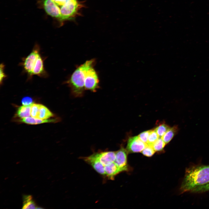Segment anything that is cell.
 <instances>
[{"instance_id": "obj_1", "label": "cell", "mask_w": 209, "mask_h": 209, "mask_svg": "<svg viewBox=\"0 0 209 209\" xmlns=\"http://www.w3.org/2000/svg\"><path fill=\"white\" fill-rule=\"evenodd\" d=\"M209 182V165H198L186 169L180 189V192H190Z\"/></svg>"}, {"instance_id": "obj_2", "label": "cell", "mask_w": 209, "mask_h": 209, "mask_svg": "<svg viewBox=\"0 0 209 209\" xmlns=\"http://www.w3.org/2000/svg\"><path fill=\"white\" fill-rule=\"evenodd\" d=\"M95 61V59L86 61L76 68L66 81L70 88L72 95L74 97H81L84 95L85 90V72L89 68L94 66Z\"/></svg>"}, {"instance_id": "obj_3", "label": "cell", "mask_w": 209, "mask_h": 209, "mask_svg": "<svg viewBox=\"0 0 209 209\" xmlns=\"http://www.w3.org/2000/svg\"><path fill=\"white\" fill-rule=\"evenodd\" d=\"M40 47L38 44H35L31 52L27 56L22 59L20 65L23 71L28 75V80L32 79L33 73L37 59L41 54Z\"/></svg>"}, {"instance_id": "obj_4", "label": "cell", "mask_w": 209, "mask_h": 209, "mask_svg": "<svg viewBox=\"0 0 209 209\" xmlns=\"http://www.w3.org/2000/svg\"><path fill=\"white\" fill-rule=\"evenodd\" d=\"M99 80L97 72L92 66L86 70L85 73L84 87L85 90L95 92L100 88Z\"/></svg>"}, {"instance_id": "obj_5", "label": "cell", "mask_w": 209, "mask_h": 209, "mask_svg": "<svg viewBox=\"0 0 209 209\" xmlns=\"http://www.w3.org/2000/svg\"><path fill=\"white\" fill-rule=\"evenodd\" d=\"M80 5L76 0L68 1L62 6L60 9L61 21L68 19L74 17L77 14Z\"/></svg>"}, {"instance_id": "obj_6", "label": "cell", "mask_w": 209, "mask_h": 209, "mask_svg": "<svg viewBox=\"0 0 209 209\" xmlns=\"http://www.w3.org/2000/svg\"><path fill=\"white\" fill-rule=\"evenodd\" d=\"M147 145L140 139L138 136L131 137L128 140L126 149L128 153L141 152Z\"/></svg>"}, {"instance_id": "obj_7", "label": "cell", "mask_w": 209, "mask_h": 209, "mask_svg": "<svg viewBox=\"0 0 209 209\" xmlns=\"http://www.w3.org/2000/svg\"><path fill=\"white\" fill-rule=\"evenodd\" d=\"M128 152L126 149L121 146L120 149L116 152V158L114 163L122 172L128 170L127 156Z\"/></svg>"}, {"instance_id": "obj_8", "label": "cell", "mask_w": 209, "mask_h": 209, "mask_svg": "<svg viewBox=\"0 0 209 209\" xmlns=\"http://www.w3.org/2000/svg\"><path fill=\"white\" fill-rule=\"evenodd\" d=\"M83 160L91 165L98 173L105 175L104 166L97 156L95 153L91 156L83 158Z\"/></svg>"}, {"instance_id": "obj_9", "label": "cell", "mask_w": 209, "mask_h": 209, "mask_svg": "<svg viewBox=\"0 0 209 209\" xmlns=\"http://www.w3.org/2000/svg\"><path fill=\"white\" fill-rule=\"evenodd\" d=\"M44 7L46 12L50 16L60 19L61 17L60 9L53 0H45Z\"/></svg>"}, {"instance_id": "obj_10", "label": "cell", "mask_w": 209, "mask_h": 209, "mask_svg": "<svg viewBox=\"0 0 209 209\" xmlns=\"http://www.w3.org/2000/svg\"><path fill=\"white\" fill-rule=\"evenodd\" d=\"M95 154L104 167L114 162L116 159V152L105 151Z\"/></svg>"}, {"instance_id": "obj_11", "label": "cell", "mask_w": 209, "mask_h": 209, "mask_svg": "<svg viewBox=\"0 0 209 209\" xmlns=\"http://www.w3.org/2000/svg\"><path fill=\"white\" fill-rule=\"evenodd\" d=\"M35 118L47 119L54 116V114L46 106L37 103Z\"/></svg>"}, {"instance_id": "obj_12", "label": "cell", "mask_w": 209, "mask_h": 209, "mask_svg": "<svg viewBox=\"0 0 209 209\" xmlns=\"http://www.w3.org/2000/svg\"><path fill=\"white\" fill-rule=\"evenodd\" d=\"M59 120V118H57L42 119L36 118L31 116L21 119L20 120L21 122L30 125H37L45 123L56 122Z\"/></svg>"}, {"instance_id": "obj_13", "label": "cell", "mask_w": 209, "mask_h": 209, "mask_svg": "<svg viewBox=\"0 0 209 209\" xmlns=\"http://www.w3.org/2000/svg\"><path fill=\"white\" fill-rule=\"evenodd\" d=\"M105 175L111 180L114 179V176L119 173L122 172L114 163V162L104 167Z\"/></svg>"}, {"instance_id": "obj_14", "label": "cell", "mask_w": 209, "mask_h": 209, "mask_svg": "<svg viewBox=\"0 0 209 209\" xmlns=\"http://www.w3.org/2000/svg\"><path fill=\"white\" fill-rule=\"evenodd\" d=\"M178 131L179 128L178 126H174L172 127H170L161 137L166 145L168 144L172 140L175 135L176 134Z\"/></svg>"}, {"instance_id": "obj_15", "label": "cell", "mask_w": 209, "mask_h": 209, "mask_svg": "<svg viewBox=\"0 0 209 209\" xmlns=\"http://www.w3.org/2000/svg\"><path fill=\"white\" fill-rule=\"evenodd\" d=\"M16 114L20 119L31 116L30 105H23L19 107L17 111Z\"/></svg>"}, {"instance_id": "obj_16", "label": "cell", "mask_w": 209, "mask_h": 209, "mask_svg": "<svg viewBox=\"0 0 209 209\" xmlns=\"http://www.w3.org/2000/svg\"><path fill=\"white\" fill-rule=\"evenodd\" d=\"M170 127L165 123H160L154 130L156 132L159 137L161 138Z\"/></svg>"}, {"instance_id": "obj_17", "label": "cell", "mask_w": 209, "mask_h": 209, "mask_svg": "<svg viewBox=\"0 0 209 209\" xmlns=\"http://www.w3.org/2000/svg\"><path fill=\"white\" fill-rule=\"evenodd\" d=\"M165 145L161 138L159 137L152 146L155 152H160L163 150Z\"/></svg>"}, {"instance_id": "obj_18", "label": "cell", "mask_w": 209, "mask_h": 209, "mask_svg": "<svg viewBox=\"0 0 209 209\" xmlns=\"http://www.w3.org/2000/svg\"><path fill=\"white\" fill-rule=\"evenodd\" d=\"M159 138L158 135L154 129L151 130L148 138L147 145L152 146Z\"/></svg>"}, {"instance_id": "obj_19", "label": "cell", "mask_w": 209, "mask_h": 209, "mask_svg": "<svg viewBox=\"0 0 209 209\" xmlns=\"http://www.w3.org/2000/svg\"><path fill=\"white\" fill-rule=\"evenodd\" d=\"M155 151L152 146L147 145L141 152L142 154L147 157L152 156Z\"/></svg>"}, {"instance_id": "obj_20", "label": "cell", "mask_w": 209, "mask_h": 209, "mask_svg": "<svg viewBox=\"0 0 209 209\" xmlns=\"http://www.w3.org/2000/svg\"><path fill=\"white\" fill-rule=\"evenodd\" d=\"M208 191H209V182L206 184L196 188L190 192L193 193H200Z\"/></svg>"}, {"instance_id": "obj_21", "label": "cell", "mask_w": 209, "mask_h": 209, "mask_svg": "<svg viewBox=\"0 0 209 209\" xmlns=\"http://www.w3.org/2000/svg\"><path fill=\"white\" fill-rule=\"evenodd\" d=\"M23 209H36L37 206L32 199H29L23 201Z\"/></svg>"}, {"instance_id": "obj_22", "label": "cell", "mask_w": 209, "mask_h": 209, "mask_svg": "<svg viewBox=\"0 0 209 209\" xmlns=\"http://www.w3.org/2000/svg\"><path fill=\"white\" fill-rule=\"evenodd\" d=\"M151 130L143 131L138 136L140 139L143 142L147 144L148 138Z\"/></svg>"}, {"instance_id": "obj_23", "label": "cell", "mask_w": 209, "mask_h": 209, "mask_svg": "<svg viewBox=\"0 0 209 209\" xmlns=\"http://www.w3.org/2000/svg\"><path fill=\"white\" fill-rule=\"evenodd\" d=\"M4 69V64L3 63H1L0 66V83L1 85L3 84L5 79L7 77V75L5 72Z\"/></svg>"}, {"instance_id": "obj_24", "label": "cell", "mask_w": 209, "mask_h": 209, "mask_svg": "<svg viewBox=\"0 0 209 209\" xmlns=\"http://www.w3.org/2000/svg\"><path fill=\"white\" fill-rule=\"evenodd\" d=\"M33 99L29 96H25L23 97L21 101L23 105H30L33 103Z\"/></svg>"}, {"instance_id": "obj_25", "label": "cell", "mask_w": 209, "mask_h": 209, "mask_svg": "<svg viewBox=\"0 0 209 209\" xmlns=\"http://www.w3.org/2000/svg\"><path fill=\"white\" fill-rule=\"evenodd\" d=\"M57 5L62 6L67 2L73 0H53Z\"/></svg>"}, {"instance_id": "obj_26", "label": "cell", "mask_w": 209, "mask_h": 209, "mask_svg": "<svg viewBox=\"0 0 209 209\" xmlns=\"http://www.w3.org/2000/svg\"><path fill=\"white\" fill-rule=\"evenodd\" d=\"M36 209H43V208L39 207H37Z\"/></svg>"}]
</instances>
